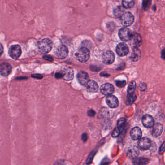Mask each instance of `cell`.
I'll use <instances>...</instances> for the list:
<instances>
[{
	"label": "cell",
	"mask_w": 165,
	"mask_h": 165,
	"mask_svg": "<svg viewBox=\"0 0 165 165\" xmlns=\"http://www.w3.org/2000/svg\"><path fill=\"white\" fill-rule=\"evenodd\" d=\"M124 10L123 7H117L115 9H114L113 14L115 17L116 18H121L122 15L124 14Z\"/></svg>",
	"instance_id": "obj_23"
},
{
	"label": "cell",
	"mask_w": 165,
	"mask_h": 165,
	"mask_svg": "<svg viewBox=\"0 0 165 165\" xmlns=\"http://www.w3.org/2000/svg\"><path fill=\"white\" fill-rule=\"evenodd\" d=\"M100 92L102 94L105 95H111L114 93V88L112 84L110 83H105L101 86L100 87Z\"/></svg>",
	"instance_id": "obj_8"
},
{
	"label": "cell",
	"mask_w": 165,
	"mask_h": 165,
	"mask_svg": "<svg viewBox=\"0 0 165 165\" xmlns=\"http://www.w3.org/2000/svg\"><path fill=\"white\" fill-rule=\"evenodd\" d=\"M63 73V79L67 81L73 80L74 77V72L72 69L67 68L62 70Z\"/></svg>",
	"instance_id": "obj_19"
},
{
	"label": "cell",
	"mask_w": 165,
	"mask_h": 165,
	"mask_svg": "<svg viewBox=\"0 0 165 165\" xmlns=\"http://www.w3.org/2000/svg\"><path fill=\"white\" fill-rule=\"evenodd\" d=\"M125 122H126V119L124 118H122L120 119L117 122V128L120 130L122 129L124 126V124H125Z\"/></svg>",
	"instance_id": "obj_27"
},
{
	"label": "cell",
	"mask_w": 165,
	"mask_h": 165,
	"mask_svg": "<svg viewBox=\"0 0 165 165\" xmlns=\"http://www.w3.org/2000/svg\"><path fill=\"white\" fill-rule=\"evenodd\" d=\"M138 146L141 149L143 150L149 149L151 146V141L147 137L142 138L138 142Z\"/></svg>",
	"instance_id": "obj_15"
},
{
	"label": "cell",
	"mask_w": 165,
	"mask_h": 165,
	"mask_svg": "<svg viewBox=\"0 0 165 165\" xmlns=\"http://www.w3.org/2000/svg\"><path fill=\"white\" fill-rule=\"evenodd\" d=\"M76 58L80 62L85 63L90 57V52L87 48L85 47L80 48L75 53Z\"/></svg>",
	"instance_id": "obj_2"
},
{
	"label": "cell",
	"mask_w": 165,
	"mask_h": 165,
	"mask_svg": "<svg viewBox=\"0 0 165 165\" xmlns=\"http://www.w3.org/2000/svg\"><path fill=\"white\" fill-rule=\"evenodd\" d=\"M137 99V96L135 93L134 94H128L127 98H126V104L128 105H131L134 103Z\"/></svg>",
	"instance_id": "obj_24"
},
{
	"label": "cell",
	"mask_w": 165,
	"mask_h": 165,
	"mask_svg": "<svg viewBox=\"0 0 165 165\" xmlns=\"http://www.w3.org/2000/svg\"><path fill=\"white\" fill-rule=\"evenodd\" d=\"M130 135L133 140H140L142 137V131L141 128L138 127L133 128L130 132Z\"/></svg>",
	"instance_id": "obj_16"
},
{
	"label": "cell",
	"mask_w": 165,
	"mask_h": 165,
	"mask_svg": "<svg viewBox=\"0 0 165 165\" xmlns=\"http://www.w3.org/2000/svg\"><path fill=\"white\" fill-rule=\"evenodd\" d=\"M12 72L11 65L7 63H3L0 64V74L2 76H8Z\"/></svg>",
	"instance_id": "obj_11"
},
{
	"label": "cell",
	"mask_w": 165,
	"mask_h": 165,
	"mask_svg": "<svg viewBox=\"0 0 165 165\" xmlns=\"http://www.w3.org/2000/svg\"><path fill=\"white\" fill-rule=\"evenodd\" d=\"M152 130V134L154 137H158L162 134L163 130V126L162 124L157 123L154 125Z\"/></svg>",
	"instance_id": "obj_18"
},
{
	"label": "cell",
	"mask_w": 165,
	"mask_h": 165,
	"mask_svg": "<svg viewBox=\"0 0 165 165\" xmlns=\"http://www.w3.org/2000/svg\"><path fill=\"white\" fill-rule=\"evenodd\" d=\"M151 1H144L143 2V7L145 8V10H147L148 8L150 6Z\"/></svg>",
	"instance_id": "obj_31"
},
{
	"label": "cell",
	"mask_w": 165,
	"mask_h": 165,
	"mask_svg": "<svg viewBox=\"0 0 165 165\" xmlns=\"http://www.w3.org/2000/svg\"><path fill=\"white\" fill-rule=\"evenodd\" d=\"M141 51L138 48H134L131 53V56H130V59L133 62H137L139 61L141 57Z\"/></svg>",
	"instance_id": "obj_20"
},
{
	"label": "cell",
	"mask_w": 165,
	"mask_h": 165,
	"mask_svg": "<svg viewBox=\"0 0 165 165\" xmlns=\"http://www.w3.org/2000/svg\"><path fill=\"white\" fill-rule=\"evenodd\" d=\"M130 44L134 48H138L141 45L142 43L141 37L140 33H132V37L130 39Z\"/></svg>",
	"instance_id": "obj_6"
},
{
	"label": "cell",
	"mask_w": 165,
	"mask_h": 165,
	"mask_svg": "<svg viewBox=\"0 0 165 165\" xmlns=\"http://www.w3.org/2000/svg\"><path fill=\"white\" fill-rule=\"evenodd\" d=\"M142 123L146 128H151L154 125V119L151 116L146 114L142 118Z\"/></svg>",
	"instance_id": "obj_13"
},
{
	"label": "cell",
	"mask_w": 165,
	"mask_h": 165,
	"mask_svg": "<svg viewBox=\"0 0 165 165\" xmlns=\"http://www.w3.org/2000/svg\"><path fill=\"white\" fill-rule=\"evenodd\" d=\"M146 85H145V84H142V85H140V90H141V91H144V90H145V89H144V88H143V87H146Z\"/></svg>",
	"instance_id": "obj_37"
},
{
	"label": "cell",
	"mask_w": 165,
	"mask_h": 165,
	"mask_svg": "<svg viewBox=\"0 0 165 165\" xmlns=\"http://www.w3.org/2000/svg\"><path fill=\"white\" fill-rule=\"evenodd\" d=\"M132 35V33L131 30L126 27L121 28L119 31V36L122 41H129L131 39Z\"/></svg>",
	"instance_id": "obj_4"
},
{
	"label": "cell",
	"mask_w": 165,
	"mask_h": 165,
	"mask_svg": "<svg viewBox=\"0 0 165 165\" xmlns=\"http://www.w3.org/2000/svg\"><path fill=\"white\" fill-rule=\"evenodd\" d=\"M63 73L62 71L57 72L55 74V78L56 79H61V78H63Z\"/></svg>",
	"instance_id": "obj_30"
},
{
	"label": "cell",
	"mask_w": 165,
	"mask_h": 165,
	"mask_svg": "<svg viewBox=\"0 0 165 165\" xmlns=\"http://www.w3.org/2000/svg\"><path fill=\"white\" fill-rule=\"evenodd\" d=\"M102 60L105 64H112L115 60L114 53L110 50L106 51L102 56Z\"/></svg>",
	"instance_id": "obj_9"
},
{
	"label": "cell",
	"mask_w": 165,
	"mask_h": 165,
	"mask_svg": "<svg viewBox=\"0 0 165 165\" xmlns=\"http://www.w3.org/2000/svg\"><path fill=\"white\" fill-rule=\"evenodd\" d=\"M116 85L117 86L119 87H124L126 84V82L125 81H117L116 82Z\"/></svg>",
	"instance_id": "obj_29"
},
{
	"label": "cell",
	"mask_w": 165,
	"mask_h": 165,
	"mask_svg": "<svg viewBox=\"0 0 165 165\" xmlns=\"http://www.w3.org/2000/svg\"><path fill=\"white\" fill-rule=\"evenodd\" d=\"M32 76L33 78H36V79H41L43 78V76H42V75L39 74L32 75Z\"/></svg>",
	"instance_id": "obj_35"
},
{
	"label": "cell",
	"mask_w": 165,
	"mask_h": 165,
	"mask_svg": "<svg viewBox=\"0 0 165 165\" xmlns=\"http://www.w3.org/2000/svg\"><path fill=\"white\" fill-rule=\"evenodd\" d=\"M52 41L48 38H45L38 42L37 48L39 52L41 53L46 54L49 53L52 50Z\"/></svg>",
	"instance_id": "obj_1"
},
{
	"label": "cell",
	"mask_w": 165,
	"mask_h": 165,
	"mask_svg": "<svg viewBox=\"0 0 165 165\" xmlns=\"http://www.w3.org/2000/svg\"><path fill=\"white\" fill-rule=\"evenodd\" d=\"M56 54L58 58L61 59L66 58L68 54V50L66 46L61 45L57 48Z\"/></svg>",
	"instance_id": "obj_7"
},
{
	"label": "cell",
	"mask_w": 165,
	"mask_h": 165,
	"mask_svg": "<svg viewBox=\"0 0 165 165\" xmlns=\"http://www.w3.org/2000/svg\"><path fill=\"white\" fill-rule=\"evenodd\" d=\"M116 51L119 56L121 57L124 56L128 53V47L124 43H121L119 44L117 46Z\"/></svg>",
	"instance_id": "obj_10"
},
{
	"label": "cell",
	"mask_w": 165,
	"mask_h": 165,
	"mask_svg": "<svg viewBox=\"0 0 165 165\" xmlns=\"http://www.w3.org/2000/svg\"><path fill=\"white\" fill-rule=\"evenodd\" d=\"M136 88V83L135 81H131L129 84L128 86V94L131 95V94H135Z\"/></svg>",
	"instance_id": "obj_22"
},
{
	"label": "cell",
	"mask_w": 165,
	"mask_h": 165,
	"mask_svg": "<svg viewBox=\"0 0 165 165\" xmlns=\"http://www.w3.org/2000/svg\"><path fill=\"white\" fill-rule=\"evenodd\" d=\"M121 130L119 129L118 128H116L114 129L113 132L112 133V137H118L121 133Z\"/></svg>",
	"instance_id": "obj_28"
},
{
	"label": "cell",
	"mask_w": 165,
	"mask_h": 165,
	"mask_svg": "<svg viewBox=\"0 0 165 165\" xmlns=\"http://www.w3.org/2000/svg\"><path fill=\"white\" fill-rule=\"evenodd\" d=\"M134 21V17L131 13H125L121 17V23L125 27L129 26L131 25Z\"/></svg>",
	"instance_id": "obj_5"
},
{
	"label": "cell",
	"mask_w": 165,
	"mask_h": 165,
	"mask_svg": "<svg viewBox=\"0 0 165 165\" xmlns=\"http://www.w3.org/2000/svg\"><path fill=\"white\" fill-rule=\"evenodd\" d=\"M8 53L11 58L17 60L21 55V48L19 45H14L9 48Z\"/></svg>",
	"instance_id": "obj_3"
},
{
	"label": "cell",
	"mask_w": 165,
	"mask_h": 165,
	"mask_svg": "<svg viewBox=\"0 0 165 165\" xmlns=\"http://www.w3.org/2000/svg\"><path fill=\"white\" fill-rule=\"evenodd\" d=\"M165 151V146H164V142H163L162 144V146L161 147L160 149L159 153L160 154H162Z\"/></svg>",
	"instance_id": "obj_34"
},
{
	"label": "cell",
	"mask_w": 165,
	"mask_h": 165,
	"mask_svg": "<svg viewBox=\"0 0 165 165\" xmlns=\"http://www.w3.org/2000/svg\"><path fill=\"white\" fill-rule=\"evenodd\" d=\"M135 2L134 1L129 0V1H123L122 2V5L123 7L125 8H131L134 6Z\"/></svg>",
	"instance_id": "obj_26"
},
{
	"label": "cell",
	"mask_w": 165,
	"mask_h": 165,
	"mask_svg": "<svg viewBox=\"0 0 165 165\" xmlns=\"http://www.w3.org/2000/svg\"><path fill=\"white\" fill-rule=\"evenodd\" d=\"M106 103L111 108H116L119 104L118 100L114 95H108L106 98Z\"/></svg>",
	"instance_id": "obj_14"
},
{
	"label": "cell",
	"mask_w": 165,
	"mask_h": 165,
	"mask_svg": "<svg viewBox=\"0 0 165 165\" xmlns=\"http://www.w3.org/2000/svg\"><path fill=\"white\" fill-rule=\"evenodd\" d=\"M88 115L90 117H93L95 115V112L93 110H89L87 112Z\"/></svg>",
	"instance_id": "obj_32"
},
{
	"label": "cell",
	"mask_w": 165,
	"mask_h": 165,
	"mask_svg": "<svg viewBox=\"0 0 165 165\" xmlns=\"http://www.w3.org/2000/svg\"><path fill=\"white\" fill-rule=\"evenodd\" d=\"M139 150L136 147H134L132 148L129 150L128 152V154L131 157H136L139 154Z\"/></svg>",
	"instance_id": "obj_25"
},
{
	"label": "cell",
	"mask_w": 165,
	"mask_h": 165,
	"mask_svg": "<svg viewBox=\"0 0 165 165\" xmlns=\"http://www.w3.org/2000/svg\"><path fill=\"white\" fill-rule=\"evenodd\" d=\"M77 79L81 85L86 86L89 80V75L86 72L80 71L77 75Z\"/></svg>",
	"instance_id": "obj_12"
},
{
	"label": "cell",
	"mask_w": 165,
	"mask_h": 165,
	"mask_svg": "<svg viewBox=\"0 0 165 165\" xmlns=\"http://www.w3.org/2000/svg\"><path fill=\"white\" fill-rule=\"evenodd\" d=\"M44 59L47 60V61H50V62H52L53 61V58H51L50 57L48 56H44L43 57Z\"/></svg>",
	"instance_id": "obj_33"
},
{
	"label": "cell",
	"mask_w": 165,
	"mask_h": 165,
	"mask_svg": "<svg viewBox=\"0 0 165 165\" xmlns=\"http://www.w3.org/2000/svg\"><path fill=\"white\" fill-rule=\"evenodd\" d=\"M149 162V160L144 157H137L133 161L134 165H147Z\"/></svg>",
	"instance_id": "obj_21"
},
{
	"label": "cell",
	"mask_w": 165,
	"mask_h": 165,
	"mask_svg": "<svg viewBox=\"0 0 165 165\" xmlns=\"http://www.w3.org/2000/svg\"><path fill=\"white\" fill-rule=\"evenodd\" d=\"M3 46H2V45L0 43V56H1V55L2 54V53H3Z\"/></svg>",
	"instance_id": "obj_36"
},
{
	"label": "cell",
	"mask_w": 165,
	"mask_h": 165,
	"mask_svg": "<svg viewBox=\"0 0 165 165\" xmlns=\"http://www.w3.org/2000/svg\"><path fill=\"white\" fill-rule=\"evenodd\" d=\"M87 90L88 92L94 93L98 92L99 87L98 83L93 80H89L86 84Z\"/></svg>",
	"instance_id": "obj_17"
}]
</instances>
